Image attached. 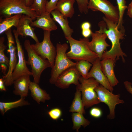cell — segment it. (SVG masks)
I'll list each match as a JSON object with an SVG mask.
<instances>
[{"label": "cell", "instance_id": "obj_1", "mask_svg": "<svg viewBox=\"0 0 132 132\" xmlns=\"http://www.w3.org/2000/svg\"><path fill=\"white\" fill-rule=\"evenodd\" d=\"M103 21L98 23V26L103 33H105L110 41L112 46L110 49L103 53L101 60L105 58H111L113 59L115 64L116 60L120 57L122 58L123 62H125L124 56H126V54L122 50L120 46V40L123 39L124 35V29H119L117 27V24L106 18H103Z\"/></svg>", "mask_w": 132, "mask_h": 132}, {"label": "cell", "instance_id": "obj_2", "mask_svg": "<svg viewBox=\"0 0 132 132\" xmlns=\"http://www.w3.org/2000/svg\"><path fill=\"white\" fill-rule=\"evenodd\" d=\"M68 41L70 50L66 53L68 57L77 61L86 60L93 64L98 58V55L90 50L88 46V38L76 40L71 36L65 38Z\"/></svg>", "mask_w": 132, "mask_h": 132}, {"label": "cell", "instance_id": "obj_3", "mask_svg": "<svg viewBox=\"0 0 132 132\" xmlns=\"http://www.w3.org/2000/svg\"><path fill=\"white\" fill-rule=\"evenodd\" d=\"M17 14L27 15L33 20L38 16L34 11L27 6L26 0H0V18Z\"/></svg>", "mask_w": 132, "mask_h": 132}, {"label": "cell", "instance_id": "obj_4", "mask_svg": "<svg viewBox=\"0 0 132 132\" xmlns=\"http://www.w3.org/2000/svg\"><path fill=\"white\" fill-rule=\"evenodd\" d=\"M29 40H26L24 41V46L28 56L26 63L31 66L33 81L38 84L42 72L46 68L51 67V65L47 59L38 55L35 52Z\"/></svg>", "mask_w": 132, "mask_h": 132}, {"label": "cell", "instance_id": "obj_5", "mask_svg": "<svg viewBox=\"0 0 132 132\" xmlns=\"http://www.w3.org/2000/svg\"><path fill=\"white\" fill-rule=\"evenodd\" d=\"M69 48L67 44L57 43L56 45V54L55 64L52 68L49 82L55 84L56 79L61 74L68 68L75 66L77 62H74L67 57L66 52Z\"/></svg>", "mask_w": 132, "mask_h": 132}, {"label": "cell", "instance_id": "obj_6", "mask_svg": "<svg viewBox=\"0 0 132 132\" xmlns=\"http://www.w3.org/2000/svg\"><path fill=\"white\" fill-rule=\"evenodd\" d=\"M79 81V84L77 87L80 91L84 107L88 108L100 102L95 88L99 83L93 78H85L81 76Z\"/></svg>", "mask_w": 132, "mask_h": 132}, {"label": "cell", "instance_id": "obj_7", "mask_svg": "<svg viewBox=\"0 0 132 132\" xmlns=\"http://www.w3.org/2000/svg\"><path fill=\"white\" fill-rule=\"evenodd\" d=\"M50 34L51 32L44 30L43 41L31 45L38 55L48 60L52 68L55 64L56 50L51 41Z\"/></svg>", "mask_w": 132, "mask_h": 132}, {"label": "cell", "instance_id": "obj_8", "mask_svg": "<svg viewBox=\"0 0 132 132\" xmlns=\"http://www.w3.org/2000/svg\"><path fill=\"white\" fill-rule=\"evenodd\" d=\"M98 99L100 102L104 103L108 107L109 114L107 118L110 119H113L115 117V109L116 106L124 103V101L120 99L119 94H114L112 92L99 85L95 88Z\"/></svg>", "mask_w": 132, "mask_h": 132}, {"label": "cell", "instance_id": "obj_9", "mask_svg": "<svg viewBox=\"0 0 132 132\" xmlns=\"http://www.w3.org/2000/svg\"><path fill=\"white\" fill-rule=\"evenodd\" d=\"M88 8L93 11L101 12L106 18L117 24L119 18L117 6H114L107 0H90Z\"/></svg>", "mask_w": 132, "mask_h": 132}, {"label": "cell", "instance_id": "obj_10", "mask_svg": "<svg viewBox=\"0 0 132 132\" xmlns=\"http://www.w3.org/2000/svg\"><path fill=\"white\" fill-rule=\"evenodd\" d=\"M5 32L7 39L8 49L7 52L9 54L10 58L9 69L7 74L3 78L4 79L5 85L9 86L13 84L14 81L12 77V73L17 62L16 52V47L11 29L7 30Z\"/></svg>", "mask_w": 132, "mask_h": 132}, {"label": "cell", "instance_id": "obj_11", "mask_svg": "<svg viewBox=\"0 0 132 132\" xmlns=\"http://www.w3.org/2000/svg\"><path fill=\"white\" fill-rule=\"evenodd\" d=\"M13 32L14 35L16 44L18 61L12 73V77L14 80L20 76L25 75L32 76L30 71L27 66L24 52L18 38L16 30H14Z\"/></svg>", "mask_w": 132, "mask_h": 132}, {"label": "cell", "instance_id": "obj_12", "mask_svg": "<svg viewBox=\"0 0 132 132\" xmlns=\"http://www.w3.org/2000/svg\"><path fill=\"white\" fill-rule=\"evenodd\" d=\"M81 75L75 66L67 69L59 75L55 84L57 87L62 89L68 88L71 84L77 86L79 84V79Z\"/></svg>", "mask_w": 132, "mask_h": 132}, {"label": "cell", "instance_id": "obj_13", "mask_svg": "<svg viewBox=\"0 0 132 132\" xmlns=\"http://www.w3.org/2000/svg\"><path fill=\"white\" fill-rule=\"evenodd\" d=\"M91 36L92 40L89 42L88 46L89 49L96 53L98 58L100 60L104 52L107 48L110 45L106 42L107 37L106 34L103 33L99 29L95 33L92 32Z\"/></svg>", "mask_w": 132, "mask_h": 132}, {"label": "cell", "instance_id": "obj_14", "mask_svg": "<svg viewBox=\"0 0 132 132\" xmlns=\"http://www.w3.org/2000/svg\"><path fill=\"white\" fill-rule=\"evenodd\" d=\"M33 20L30 16L22 14L16 27V30L19 35L30 37L37 43L39 42L38 39L34 32V29L30 25Z\"/></svg>", "mask_w": 132, "mask_h": 132}, {"label": "cell", "instance_id": "obj_15", "mask_svg": "<svg viewBox=\"0 0 132 132\" xmlns=\"http://www.w3.org/2000/svg\"><path fill=\"white\" fill-rule=\"evenodd\" d=\"M100 61L98 58L92 64V66L88 72L86 79L90 77L94 78L100 85L112 92L114 90L113 87L110 85L101 69Z\"/></svg>", "mask_w": 132, "mask_h": 132}, {"label": "cell", "instance_id": "obj_16", "mask_svg": "<svg viewBox=\"0 0 132 132\" xmlns=\"http://www.w3.org/2000/svg\"><path fill=\"white\" fill-rule=\"evenodd\" d=\"M50 14L45 12L38 16L35 20L32 22L31 26L50 32L56 30L57 26L55 21L51 17Z\"/></svg>", "mask_w": 132, "mask_h": 132}, {"label": "cell", "instance_id": "obj_17", "mask_svg": "<svg viewBox=\"0 0 132 132\" xmlns=\"http://www.w3.org/2000/svg\"><path fill=\"white\" fill-rule=\"evenodd\" d=\"M30 76L28 75H22L14 80L13 93L22 98H25L28 95L29 85L31 81Z\"/></svg>", "mask_w": 132, "mask_h": 132}, {"label": "cell", "instance_id": "obj_18", "mask_svg": "<svg viewBox=\"0 0 132 132\" xmlns=\"http://www.w3.org/2000/svg\"><path fill=\"white\" fill-rule=\"evenodd\" d=\"M102 60L100 62L101 69L110 85L114 87L119 83L114 73V67L115 64L111 58H105Z\"/></svg>", "mask_w": 132, "mask_h": 132}, {"label": "cell", "instance_id": "obj_19", "mask_svg": "<svg viewBox=\"0 0 132 132\" xmlns=\"http://www.w3.org/2000/svg\"><path fill=\"white\" fill-rule=\"evenodd\" d=\"M29 90L33 99L39 104L41 102L44 103L45 100H49L51 99L50 95L41 88L38 84L34 81H31Z\"/></svg>", "mask_w": 132, "mask_h": 132}, {"label": "cell", "instance_id": "obj_20", "mask_svg": "<svg viewBox=\"0 0 132 132\" xmlns=\"http://www.w3.org/2000/svg\"><path fill=\"white\" fill-rule=\"evenodd\" d=\"M54 20L60 25L63 31L65 37L71 36L74 32L69 25L67 18L65 17L59 11L56 9L50 12Z\"/></svg>", "mask_w": 132, "mask_h": 132}, {"label": "cell", "instance_id": "obj_21", "mask_svg": "<svg viewBox=\"0 0 132 132\" xmlns=\"http://www.w3.org/2000/svg\"><path fill=\"white\" fill-rule=\"evenodd\" d=\"M75 0H59L57 2L56 9L65 17L72 18L75 13L73 5Z\"/></svg>", "mask_w": 132, "mask_h": 132}, {"label": "cell", "instance_id": "obj_22", "mask_svg": "<svg viewBox=\"0 0 132 132\" xmlns=\"http://www.w3.org/2000/svg\"><path fill=\"white\" fill-rule=\"evenodd\" d=\"M22 14H17L4 19H0V34L11 29L16 27Z\"/></svg>", "mask_w": 132, "mask_h": 132}, {"label": "cell", "instance_id": "obj_23", "mask_svg": "<svg viewBox=\"0 0 132 132\" xmlns=\"http://www.w3.org/2000/svg\"><path fill=\"white\" fill-rule=\"evenodd\" d=\"M81 95L80 91L76 87L74 98L70 107L69 112L85 114V107L81 97Z\"/></svg>", "mask_w": 132, "mask_h": 132}, {"label": "cell", "instance_id": "obj_24", "mask_svg": "<svg viewBox=\"0 0 132 132\" xmlns=\"http://www.w3.org/2000/svg\"><path fill=\"white\" fill-rule=\"evenodd\" d=\"M83 114L76 112L72 113V114L73 124V129L76 130L77 132H78V130L81 126L85 128L90 124V122L84 117Z\"/></svg>", "mask_w": 132, "mask_h": 132}, {"label": "cell", "instance_id": "obj_25", "mask_svg": "<svg viewBox=\"0 0 132 132\" xmlns=\"http://www.w3.org/2000/svg\"><path fill=\"white\" fill-rule=\"evenodd\" d=\"M5 39L4 37L0 38V66L3 71L5 70L6 66H9V59L5 55L4 51L7 46L4 44Z\"/></svg>", "mask_w": 132, "mask_h": 132}, {"label": "cell", "instance_id": "obj_26", "mask_svg": "<svg viewBox=\"0 0 132 132\" xmlns=\"http://www.w3.org/2000/svg\"><path fill=\"white\" fill-rule=\"evenodd\" d=\"M92 65L91 63L88 61L82 60L77 62L75 66L81 76L86 79L88 71Z\"/></svg>", "mask_w": 132, "mask_h": 132}, {"label": "cell", "instance_id": "obj_27", "mask_svg": "<svg viewBox=\"0 0 132 132\" xmlns=\"http://www.w3.org/2000/svg\"><path fill=\"white\" fill-rule=\"evenodd\" d=\"M48 0H33L32 5L30 7L38 16L46 12V6Z\"/></svg>", "mask_w": 132, "mask_h": 132}, {"label": "cell", "instance_id": "obj_28", "mask_svg": "<svg viewBox=\"0 0 132 132\" xmlns=\"http://www.w3.org/2000/svg\"><path fill=\"white\" fill-rule=\"evenodd\" d=\"M119 11V18L117 27L119 29L124 28L122 25L123 17L125 11L127 9L125 0H116Z\"/></svg>", "mask_w": 132, "mask_h": 132}, {"label": "cell", "instance_id": "obj_29", "mask_svg": "<svg viewBox=\"0 0 132 132\" xmlns=\"http://www.w3.org/2000/svg\"><path fill=\"white\" fill-rule=\"evenodd\" d=\"M25 98L21 97V99H19L15 101L9 102H3L5 112L13 108L30 105V103L27 101L25 100Z\"/></svg>", "mask_w": 132, "mask_h": 132}, {"label": "cell", "instance_id": "obj_30", "mask_svg": "<svg viewBox=\"0 0 132 132\" xmlns=\"http://www.w3.org/2000/svg\"><path fill=\"white\" fill-rule=\"evenodd\" d=\"M77 2L78 10L81 13L87 14L88 13V0H75Z\"/></svg>", "mask_w": 132, "mask_h": 132}, {"label": "cell", "instance_id": "obj_31", "mask_svg": "<svg viewBox=\"0 0 132 132\" xmlns=\"http://www.w3.org/2000/svg\"><path fill=\"white\" fill-rule=\"evenodd\" d=\"M50 117L53 120H57L61 116L62 112L60 109L55 108L53 109L48 112Z\"/></svg>", "mask_w": 132, "mask_h": 132}, {"label": "cell", "instance_id": "obj_32", "mask_svg": "<svg viewBox=\"0 0 132 132\" xmlns=\"http://www.w3.org/2000/svg\"><path fill=\"white\" fill-rule=\"evenodd\" d=\"M59 0H50L48 1L46 6V12L50 13L56 8V4Z\"/></svg>", "mask_w": 132, "mask_h": 132}, {"label": "cell", "instance_id": "obj_33", "mask_svg": "<svg viewBox=\"0 0 132 132\" xmlns=\"http://www.w3.org/2000/svg\"><path fill=\"white\" fill-rule=\"evenodd\" d=\"M89 113L91 116L95 118L100 117L102 114V112L101 110L96 107L92 108L90 110Z\"/></svg>", "mask_w": 132, "mask_h": 132}, {"label": "cell", "instance_id": "obj_34", "mask_svg": "<svg viewBox=\"0 0 132 132\" xmlns=\"http://www.w3.org/2000/svg\"><path fill=\"white\" fill-rule=\"evenodd\" d=\"M124 84L127 90L130 93L132 96V83L127 81H124Z\"/></svg>", "mask_w": 132, "mask_h": 132}, {"label": "cell", "instance_id": "obj_35", "mask_svg": "<svg viewBox=\"0 0 132 132\" xmlns=\"http://www.w3.org/2000/svg\"><path fill=\"white\" fill-rule=\"evenodd\" d=\"M92 32L90 29L82 30V34L85 38H88L91 35Z\"/></svg>", "mask_w": 132, "mask_h": 132}, {"label": "cell", "instance_id": "obj_36", "mask_svg": "<svg viewBox=\"0 0 132 132\" xmlns=\"http://www.w3.org/2000/svg\"><path fill=\"white\" fill-rule=\"evenodd\" d=\"M91 25L88 22H83L81 25V28L82 30L90 29Z\"/></svg>", "mask_w": 132, "mask_h": 132}, {"label": "cell", "instance_id": "obj_37", "mask_svg": "<svg viewBox=\"0 0 132 132\" xmlns=\"http://www.w3.org/2000/svg\"><path fill=\"white\" fill-rule=\"evenodd\" d=\"M5 81L3 78L0 79V90L1 91L6 90L5 87Z\"/></svg>", "mask_w": 132, "mask_h": 132}, {"label": "cell", "instance_id": "obj_38", "mask_svg": "<svg viewBox=\"0 0 132 132\" xmlns=\"http://www.w3.org/2000/svg\"><path fill=\"white\" fill-rule=\"evenodd\" d=\"M127 14L129 17L132 18V1L127 7Z\"/></svg>", "mask_w": 132, "mask_h": 132}, {"label": "cell", "instance_id": "obj_39", "mask_svg": "<svg viewBox=\"0 0 132 132\" xmlns=\"http://www.w3.org/2000/svg\"><path fill=\"white\" fill-rule=\"evenodd\" d=\"M0 111L1 114L3 115L6 112L5 109L3 104V102H0Z\"/></svg>", "mask_w": 132, "mask_h": 132}, {"label": "cell", "instance_id": "obj_40", "mask_svg": "<svg viewBox=\"0 0 132 132\" xmlns=\"http://www.w3.org/2000/svg\"><path fill=\"white\" fill-rule=\"evenodd\" d=\"M26 1L27 6L30 7L32 4L33 0H26Z\"/></svg>", "mask_w": 132, "mask_h": 132}]
</instances>
